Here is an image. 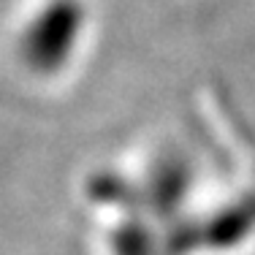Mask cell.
<instances>
[{
    "instance_id": "1",
    "label": "cell",
    "mask_w": 255,
    "mask_h": 255,
    "mask_svg": "<svg viewBox=\"0 0 255 255\" xmlns=\"http://www.w3.org/2000/svg\"><path fill=\"white\" fill-rule=\"evenodd\" d=\"M76 30V14L68 5H57V8L46 11L41 16V22L30 33V57L38 60L41 65H54L52 60H57V54L63 57L71 49ZM35 63V65H38Z\"/></svg>"
}]
</instances>
